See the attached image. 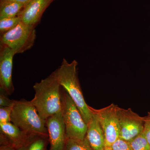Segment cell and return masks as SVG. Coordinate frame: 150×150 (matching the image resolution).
<instances>
[{"instance_id":"14","label":"cell","mask_w":150,"mask_h":150,"mask_svg":"<svg viewBox=\"0 0 150 150\" xmlns=\"http://www.w3.org/2000/svg\"><path fill=\"white\" fill-rule=\"evenodd\" d=\"M25 5L16 2L0 4V19L14 17L21 13Z\"/></svg>"},{"instance_id":"23","label":"cell","mask_w":150,"mask_h":150,"mask_svg":"<svg viewBox=\"0 0 150 150\" xmlns=\"http://www.w3.org/2000/svg\"><path fill=\"white\" fill-rule=\"evenodd\" d=\"M0 150H16L14 148L8 145H1Z\"/></svg>"},{"instance_id":"18","label":"cell","mask_w":150,"mask_h":150,"mask_svg":"<svg viewBox=\"0 0 150 150\" xmlns=\"http://www.w3.org/2000/svg\"><path fill=\"white\" fill-rule=\"evenodd\" d=\"M12 107L0 106V123L11 122V115Z\"/></svg>"},{"instance_id":"15","label":"cell","mask_w":150,"mask_h":150,"mask_svg":"<svg viewBox=\"0 0 150 150\" xmlns=\"http://www.w3.org/2000/svg\"><path fill=\"white\" fill-rule=\"evenodd\" d=\"M64 150H94L86 137L83 140L67 139Z\"/></svg>"},{"instance_id":"16","label":"cell","mask_w":150,"mask_h":150,"mask_svg":"<svg viewBox=\"0 0 150 150\" xmlns=\"http://www.w3.org/2000/svg\"><path fill=\"white\" fill-rule=\"evenodd\" d=\"M21 21V17L19 15L14 17L0 19L1 35L13 29Z\"/></svg>"},{"instance_id":"6","label":"cell","mask_w":150,"mask_h":150,"mask_svg":"<svg viewBox=\"0 0 150 150\" xmlns=\"http://www.w3.org/2000/svg\"><path fill=\"white\" fill-rule=\"evenodd\" d=\"M117 106L112 103L100 109H95L91 107L93 112L96 115L104 132L106 146L110 147L119 138L120 128Z\"/></svg>"},{"instance_id":"19","label":"cell","mask_w":150,"mask_h":150,"mask_svg":"<svg viewBox=\"0 0 150 150\" xmlns=\"http://www.w3.org/2000/svg\"><path fill=\"white\" fill-rule=\"evenodd\" d=\"M113 150H133L130 142L118 138L110 146Z\"/></svg>"},{"instance_id":"17","label":"cell","mask_w":150,"mask_h":150,"mask_svg":"<svg viewBox=\"0 0 150 150\" xmlns=\"http://www.w3.org/2000/svg\"><path fill=\"white\" fill-rule=\"evenodd\" d=\"M130 144L133 150H150V145L143 131L131 141Z\"/></svg>"},{"instance_id":"7","label":"cell","mask_w":150,"mask_h":150,"mask_svg":"<svg viewBox=\"0 0 150 150\" xmlns=\"http://www.w3.org/2000/svg\"><path fill=\"white\" fill-rule=\"evenodd\" d=\"M119 121V138L130 142L144 131V117H141L131 108L124 109L117 106Z\"/></svg>"},{"instance_id":"9","label":"cell","mask_w":150,"mask_h":150,"mask_svg":"<svg viewBox=\"0 0 150 150\" xmlns=\"http://www.w3.org/2000/svg\"><path fill=\"white\" fill-rule=\"evenodd\" d=\"M46 127L50 144L49 150H64L67 137L62 112L48 118Z\"/></svg>"},{"instance_id":"3","label":"cell","mask_w":150,"mask_h":150,"mask_svg":"<svg viewBox=\"0 0 150 150\" xmlns=\"http://www.w3.org/2000/svg\"><path fill=\"white\" fill-rule=\"evenodd\" d=\"M11 122L29 135L48 137L46 120L40 117L30 101L14 100Z\"/></svg>"},{"instance_id":"4","label":"cell","mask_w":150,"mask_h":150,"mask_svg":"<svg viewBox=\"0 0 150 150\" xmlns=\"http://www.w3.org/2000/svg\"><path fill=\"white\" fill-rule=\"evenodd\" d=\"M62 96V115L67 139H84L86 134L87 124L75 103L63 88Z\"/></svg>"},{"instance_id":"20","label":"cell","mask_w":150,"mask_h":150,"mask_svg":"<svg viewBox=\"0 0 150 150\" xmlns=\"http://www.w3.org/2000/svg\"><path fill=\"white\" fill-rule=\"evenodd\" d=\"M5 92L1 90L0 91V106H9L13 107L14 100L10 99L8 97Z\"/></svg>"},{"instance_id":"13","label":"cell","mask_w":150,"mask_h":150,"mask_svg":"<svg viewBox=\"0 0 150 150\" xmlns=\"http://www.w3.org/2000/svg\"><path fill=\"white\" fill-rule=\"evenodd\" d=\"M48 137L30 135L26 142L17 150H46Z\"/></svg>"},{"instance_id":"10","label":"cell","mask_w":150,"mask_h":150,"mask_svg":"<svg viewBox=\"0 0 150 150\" xmlns=\"http://www.w3.org/2000/svg\"><path fill=\"white\" fill-rule=\"evenodd\" d=\"M30 135L11 122L0 123L1 145H8L17 150L26 142Z\"/></svg>"},{"instance_id":"1","label":"cell","mask_w":150,"mask_h":150,"mask_svg":"<svg viewBox=\"0 0 150 150\" xmlns=\"http://www.w3.org/2000/svg\"><path fill=\"white\" fill-rule=\"evenodd\" d=\"M62 88L53 72L33 85L35 96L30 102L44 120L62 112Z\"/></svg>"},{"instance_id":"2","label":"cell","mask_w":150,"mask_h":150,"mask_svg":"<svg viewBox=\"0 0 150 150\" xmlns=\"http://www.w3.org/2000/svg\"><path fill=\"white\" fill-rule=\"evenodd\" d=\"M78 62L74 60L69 63L64 59L61 66L54 73L62 88L71 97L87 124L93 112L84 98L78 76Z\"/></svg>"},{"instance_id":"11","label":"cell","mask_w":150,"mask_h":150,"mask_svg":"<svg viewBox=\"0 0 150 150\" xmlns=\"http://www.w3.org/2000/svg\"><path fill=\"white\" fill-rule=\"evenodd\" d=\"M55 0H31L28 3L19 15L25 24L36 27L40 22L46 9Z\"/></svg>"},{"instance_id":"21","label":"cell","mask_w":150,"mask_h":150,"mask_svg":"<svg viewBox=\"0 0 150 150\" xmlns=\"http://www.w3.org/2000/svg\"><path fill=\"white\" fill-rule=\"evenodd\" d=\"M144 126L143 132L150 145V112H148L147 115L144 117Z\"/></svg>"},{"instance_id":"5","label":"cell","mask_w":150,"mask_h":150,"mask_svg":"<svg viewBox=\"0 0 150 150\" xmlns=\"http://www.w3.org/2000/svg\"><path fill=\"white\" fill-rule=\"evenodd\" d=\"M35 28L21 21L13 29L1 35V44L8 47L16 54H22L34 45Z\"/></svg>"},{"instance_id":"8","label":"cell","mask_w":150,"mask_h":150,"mask_svg":"<svg viewBox=\"0 0 150 150\" xmlns=\"http://www.w3.org/2000/svg\"><path fill=\"white\" fill-rule=\"evenodd\" d=\"M13 51L5 46H0V89L8 95L13 93L14 88L12 81Z\"/></svg>"},{"instance_id":"12","label":"cell","mask_w":150,"mask_h":150,"mask_svg":"<svg viewBox=\"0 0 150 150\" xmlns=\"http://www.w3.org/2000/svg\"><path fill=\"white\" fill-rule=\"evenodd\" d=\"M86 138L94 150H103L106 147L104 132L96 115L94 113L87 123Z\"/></svg>"},{"instance_id":"22","label":"cell","mask_w":150,"mask_h":150,"mask_svg":"<svg viewBox=\"0 0 150 150\" xmlns=\"http://www.w3.org/2000/svg\"><path fill=\"white\" fill-rule=\"evenodd\" d=\"M31 0H0V4L9 2H16L21 3V4L26 5Z\"/></svg>"},{"instance_id":"24","label":"cell","mask_w":150,"mask_h":150,"mask_svg":"<svg viewBox=\"0 0 150 150\" xmlns=\"http://www.w3.org/2000/svg\"><path fill=\"white\" fill-rule=\"evenodd\" d=\"M103 150H113L110 148V147L106 146Z\"/></svg>"}]
</instances>
